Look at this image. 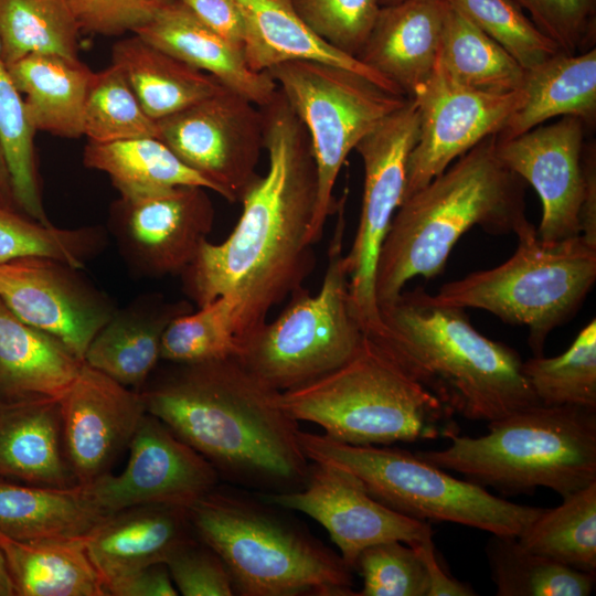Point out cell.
I'll list each match as a JSON object with an SVG mask.
<instances>
[{"label":"cell","mask_w":596,"mask_h":596,"mask_svg":"<svg viewBox=\"0 0 596 596\" xmlns=\"http://www.w3.org/2000/svg\"><path fill=\"white\" fill-rule=\"evenodd\" d=\"M448 438V447L415 455L503 494L543 487L564 498L596 481L593 408L536 404L488 422L483 436Z\"/></svg>","instance_id":"obj_6"},{"label":"cell","mask_w":596,"mask_h":596,"mask_svg":"<svg viewBox=\"0 0 596 596\" xmlns=\"http://www.w3.org/2000/svg\"><path fill=\"white\" fill-rule=\"evenodd\" d=\"M65 451L76 483L88 486L110 472L127 449L146 406L140 392L83 363L58 398Z\"/></svg>","instance_id":"obj_20"},{"label":"cell","mask_w":596,"mask_h":596,"mask_svg":"<svg viewBox=\"0 0 596 596\" xmlns=\"http://www.w3.org/2000/svg\"><path fill=\"white\" fill-rule=\"evenodd\" d=\"M448 7L447 0L381 7L356 58L411 97L434 72Z\"/></svg>","instance_id":"obj_21"},{"label":"cell","mask_w":596,"mask_h":596,"mask_svg":"<svg viewBox=\"0 0 596 596\" xmlns=\"http://www.w3.org/2000/svg\"><path fill=\"white\" fill-rule=\"evenodd\" d=\"M204 24L243 52L245 29L236 0H178Z\"/></svg>","instance_id":"obj_49"},{"label":"cell","mask_w":596,"mask_h":596,"mask_svg":"<svg viewBox=\"0 0 596 596\" xmlns=\"http://www.w3.org/2000/svg\"><path fill=\"white\" fill-rule=\"evenodd\" d=\"M34 129L23 99L15 88L0 53V142L8 162L19 210L46 225L47 219L40 188L34 155Z\"/></svg>","instance_id":"obj_42"},{"label":"cell","mask_w":596,"mask_h":596,"mask_svg":"<svg viewBox=\"0 0 596 596\" xmlns=\"http://www.w3.org/2000/svg\"><path fill=\"white\" fill-rule=\"evenodd\" d=\"M309 461L343 468L379 502L426 522H451L491 534L519 536L542 508L518 504L458 479L406 449L350 445L300 430Z\"/></svg>","instance_id":"obj_9"},{"label":"cell","mask_w":596,"mask_h":596,"mask_svg":"<svg viewBox=\"0 0 596 596\" xmlns=\"http://www.w3.org/2000/svg\"><path fill=\"white\" fill-rule=\"evenodd\" d=\"M0 549L18 596H107L85 538L18 541L0 533Z\"/></svg>","instance_id":"obj_32"},{"label":"cell","mask_w":596,"mask_h":596,"mask_svg":"<svg viewBox=\"0 0 596 596\" xmlns=\"http://www.w3.org/2000/svg\"><path fill=\"white\" fill-rule=\"evenodd\" d=\"M107 592L110 596L179 595L166 563L141 568L110 585Z\"/></svg>","instance_id":"obj_50"},{"label":"cell","mask_w":596,"mask_h":596,"mask_svg":"<svg viewBox=\"0 0 596 596\" xmlns=\"http://www.w3.org/2000/svg\"><path fill=\"white\" fill-rule=\"evenodd\" d=\"M518 246L502 264L440 286L433 302L486 310L529 330V347L542 355L545 340L575 316L596 280V248L579 235L540 240L525 219L514 231Z\"/></svg>","instance_id":"obj_8"},{"label":"cell","mask_w":596,"mask_h":596,"mask_svg":"<svg viewBox=\"0 0 596 596\" xmlns=\"http://www.w3.org/2000/svg\"><path fill=\"white\" fill-rule=\"evenodd\" d=\"M192 535L188 509L146 504L108 514L88 533L85 545L108 589L141 568L166 563Z\"/></svg>","instance_id":"obj_22"},{"label":"cell","mask_w":596,"mask_h":596,"mask_svg":"<svg viewBox=\"0 0 596 596\" xmlns=\"http://www.w3.org/2000/svg\"><path fill=\"white\" fill-rule=\"evenodd\" d=\"M307 129L317 169V196L309 228L315 245L339 201L340 169L359 141L407 98L360 73L318 61H289L266 71Z\"/></svg>","instance_id":"obj_11"},{"label":"cell","mask_w":596,"mask_h":596,"mask_svg":"<svg viewBox=\"0 0 596 596\" xmlns=\"http://www.w3.org/2000/svg\"><path fill=\"white\" fill-rule=\"evenodd\" d=\"M173 366L139 391L147 413L223 478L257 493L301 489L310 461L279 394L236 356Z\"/></svg>","instance_id":"obj_2"},{"label":"cell","mask_w":596,"mask_h":596,"mask_svg":"<svg viewBox=\"0 0 596 596\" xmlns=\"http://www.w3.org/2000/svg\"><path fill=\"white\" fill-rule=\"evenodd\" d=\"M106 245L102 227L60 228L26 214L0 207V264L43 257L83 269Z\"/></svg>","instance_id":"obj_39"},{"label":"cell","mask_w":596,"mask_h":596,"mask_svg":"<svg viewBox=\"0 0 596 596\" xmlns=\"http://www.w3.org/2000/svg\"><path fill=\"white\" fill-rule=\"evenodd\" d=\"M306 25L336 50L360 54L380 11L379 0H291Z\"/></svg>","instance_id":"obj_45"},{"label":"cell","mask_w":596,"mask_h":596,"mask_svg":"<svg viewBox=\"0 0 596 596\" xmlns=\"http://www.w3.org/2000/svg\"><path fill=\"white\" fill-rule=\"evenodd\" d=\"M83 135L95 143L158 138L157 121L146 114L125 75L113 64L93 73L83 110Z\"/></svg>","instance_id":"obj_40"},{"label":"cell","mask_w":596,"mask_h":596,"mask_svg":"<svg viewBox=\"0 0 596 596\" xmlns=\"http://www.w3.org/2000/svg\"><path fill=\"white\" fill-rule=\"evenodd\" d=\"M522 105L497 136L510 139L555 116H572L592 126L596 119V50L558 53L525 70Z\"/></svg>","instance_id":"obj_31"},{"label":"cell","mask_w":596,"mask_h":596,"mask_svg":"<svg viewBox=\"0 0 596 596\" xmlns=\"http://www.w3.org/2000/svg\"><path fill=\"white\" fill-rule=\"evenodd\" d=\"M192 310L188 300L140 296L115 310L89 343L84 363L139 392L160 360L166 328L175 317Z\"/></svg>","instance_id":"obj_24"},{"label":"cell","mask_w":596,"mask_h":596,"mask_svg":"<svg viewBox=\"0 0 596 596\" xmlns=\"http://www.w3.org/2000/svg\"><path fill=\"white\" fill-rule=\"evenodd\" d=\"M214 207L207 189L180 185L120 198L110 230L128 268L141 277L181 275L207 241Z\"/></svg>","instance_id":"obj_15"},{"label":"cell","mask_w":596,"mask_h":596,"mask_svg":"<svg viewBox=\"0 0 596 596\" xmlns=\"http://www.w3.org/2000/svg\"><path fill=\"white\" fill-rule=\"evenodd\" d=\"M486 555L498 596H587L595 574L525 550L513 535L492 534Z\"/></svg>","instance_id":"obj_37"},{"label":"cell","mask_w":596,"mask_h":596,"mask_svg":"<svg viewBox=\"0 0 596 596\" xmlns=\"http://www.w3.org/2000/svg\"><path fill=\"white\" fill-rule=\"evenodd\" d=\"M284 508L219 486L188 509L194 535L221 557L240 596H355L341 555Z\"/></svg>","instance_id":"obj_5"},{"label":"cell","mask_w":596,"mask_h":596,"mask_svg":"<svg viewBox=\"0 0 596 596\" xmlns=\"http://www.w3.org/2000/svg\"><path fill=\"white\" fill-rule=\"evenodd\" d=\"M501 45L524 70L561 53L511 0H447Z\"/></svg>","instance_id":"obj_43"},{"label":"cell","mask_w":596,"mask_h":596,"mask_svg":"<svg viewBox=\"0 0 596 596\" xmlns=\"http://www.w3.org/2000/svg\"><path fill=\"white\" fill-rule=\"evenodd\" d=\"M279 402L298 423H313L350 445L389 446L458 432L455 413L366 334L344 364L281 392Z\"/></svg>","instance_id":"obj_7"},{"label":"cell","mask_w":596,"mask_h":596,"mask_svg":"<svg viewBox=\"0 0 596 596\" xmlns=\"http://www.w3.org/2000/svg\"><path fill=\"white\" fill-rule=\"evenodd\" d=\"M128 449L129 459L120 473L109 472L84 486L105 514L146 504L189 509L219 486L214 467L149 413Z\"/></svg>","instance_id":"obj_16"},{"label":"cell","mask_w":596,"mask_h":596,"mask_svg":"<svg viewBox=\"0 0 596 596\" xmlns=\"http://www.w3.org/2000/svg\"><path fill=\"white\" fill-rule=\"evenodd\" d=\"M421 556L428 577L427 596H473L472 587L448 575L435 554L433 536L413 544Z\"/></svg>","instance_id":"obj_51"},{"label":"cell","mask_w":596,"mask_h":596,"mask_svg":"<svg viewBox=\"0 0 596 596\" xmlns=\"http://www.w3.org/2000/svg\"><path fill=\"white\" fill-rule=\"evenodd\" d=\"M380 315L383 330L371 338L455 414L490 422L540 404L519 353L481 334L465 309L433 302L418 287Z\"/></svg>","instance_id":"obj_4"},{"label":"cell","mask_w":596,"mask_h":596,"mask_svg":"<svg viewBox=\"0 0 596 596\" xmlns=\"http://www.w3.org/2000/svg\"><path fill=\"white\" fill-rule=\"evenodd\" d=\"M34 129L56 137L83 136V110L93 73L78 58L32 54L8 66Z\"/></svg>","instance_id":"obj_28"},{"label":"cell","mask_w":596,"mask_h":596,"mask_svg":"<svg viewBox=\"0 0 596 596\" xmlns=\"http://www.w3.org/2000/svg\"><path fill=\"white\" fill-rule=\"evenodd\" d=\"M172 582L183 596L235 595L228 571L209 545L192 535L166 560Z\"/></svg>","instance_id":"obj_47"},{"label":"cell","mask_w":596,"mask_h":596,"mask_svg":"<svg viewBox=\"0 0 596 596\" xmlns=\"http://www.w3.org/2000/svg\"><path fill=\"white\" fill-rule=\"evenodd\" d=\"M354 571L363 579L356 596H427L425 565L416 549L404 542L387 541L365 547Z\"/></svg>","instance_id":"obj_44"},{"label":"cell","mask_w":596,"mask_h":596,"mask_svg":"<svg viewBox=\"0 0 596 596\" xmlns=\"http://www.w3.org/2000/svg\"><path fill=\"white\" fill-rule=\"evenodd\" d=\"M108 514L84 486L18 485L0 478V533L18 541L86 538Z\"/></svg>","instance_id":"obj_30"},{"label":"cell","mask_w":596,"mask_h":596,"mask_svg":"<svg viewBox=\"0 0 596 596\" xmlns=\"http://www.w3.org/2000/svg\"><path fill=\"white\" fill-rule=\"evenodd\" d=\"M528 551L574 570L596 573V481L566 496L517 536Z\"/></svg>","instance_id":"obj_35"},{"label":"cell","mask_w":596,"mask_h":596,"mask_svg":"<svg viewBox=\"0 0 596 596\" xmlns=\"http://www.w3.org/2000/svg\"><path fill=\"white\" fill-rule=\"evenodd\" d=\"M419 129L406 163L403 201L490 136H498L525 98L523 89L486 94L453 81L436 63L412 96Z\"/></svg>","instance_id":"obj_14"},{"label":"cell","mask_w":596,"mask_h":596,"mask_svg":"<svg viewBox=\"0 0 596 596\" xmlns=\"http://www.w3.org/2000/svg\"><path fill=\"white\" fill-rule=\"evenodd\" d=\"M419 129V111L412 98L383 119L355 146L364 168L360 220L344 266L355 313L365 334L383 330L375 297L379 254L393 216L403 202L406 163Z\"/></svg>","instance_id":"obj_12"},{"label":"cell","mask_w":596,"mask_h":596,"mask_svg":"<svg viewBox=\"0 0 596 596\" xmlns=\"http://www.w3.org/2000/svg\"><path fill=\"white\" fill-rule=\"evenodd\" d=\"M156 121L158 139L228 202H240L259 175L263 114L238 93L225 87Z\"/></svg>","instance_id":"obj_13"},{"label":"cell","mask_w":596,"mask_h":596,"mask_svg":"<svg viewBox=\"0 0 596 596\" xmlns=\"http://www.w3.org/2000/svg\"><path fill=\"white\" fill-rule=\"evenodd\" d=\"M522 372L540 404L596 409V320L578 332L565 352L553 358L533 355L522 362Z\"/></svg>","instance_id":"obj_38"},{"label":"cell","mask_w":596,"mask_h":596,"mask_svg":"<svg viewBox=\"0 0 596 596\" xmlns=\"http://www.w3.org/2000/svg\"><path fill=\"white\" fill-rule=\"evenodd\" d=\"M584 193L578 212L579 236L596 248V151L595 145L583 150Z\"/></svg>","instance_id":"obj_52"},{"label":"cell","mask_w":596,"mask_h":596,"mask_svg":"<svg viewBox=\"0 0 596 596\" xmlns=\"http://www.w3.org/2000/svg\"><path fill=\"white\" fill-rule=\"evenodd\" d=\"M585 126L576 117L563 116L510 139L497 137L499 159L541 200L542 219L536 232L545 243L579 235Z\"/></svg>","instance_id":"obj_19"},{"label":"cell","mask_w":596,"mask_h":596,"mask_svg":"<svg viewBox=\"0 0 596 596\" xmlns=\"http://www.w3.org/2000/svg\"><path fill=\"white\" fill-rule=\"evenodd\" d=\"M310 462L308 479L301 489L257 494L269 503L302 512L320 523L352 571L359 554L370 545L387 541L413 545L433 536L429 522L403 515L379 502L350 471Z\"/></svg>","instance_id":"obj_18"},{"label":"cell","mask_w":596,"mask_h":596,"mask_svg":"<svg viewBox=\"0 0 596 596\" xmlns=\"http://www.w3.org/2000/svg\"><path fill=\"white\" fill-rule=\"evenodd\" d=\"M566 55L586 52L596 39V0H511Z\"/></svg>","instance_id":"obj_46"},{"label":"cell","mask_w":596,"mask_h":596,"mask_svg":"<svg viewBox=\"0 0 596 596\" xmlns=\"http://www.w3.org/2000/svg\"><path fill=\"white\" fill-rule=\"evenodd\" d=\"M79 32L65 0H0V53L7 66L32 54L78 58Z\"/></svg>","instance_id":"obj_36"},{"label":"cell","mask_w":596,"mask_h":596,"mask_svg":"<svg viewBox=\"0 0 596 596\" xmlns=\"http://www.w3.org/2000/svg\"><path fill=\"white\" fill-rule=\"evenodd\" d=\"M496 141V135L487 137L401 203L377 258L379 310L412 278L441 274L453 248L472 227L505 235L526 219V183L499 159Z\"/></svg>","instance_id":"obj_3"},{"label":"cell","mask_w":596,"mask_h":596,"mask_svg":"<svg viewBox=\"0 0 596 596\" xmlns=\"http://www.w3.org/2000/svg\"><path fill=\"white\" fill-rule=\"evenodd\" d=\"M14 595L13 586L6 566V561L0 549V596Z\"/></svg>","instance_id":"obj_54"},{"label":"cell","mask_w":596,"mask_h":596,"mask_svg":"<svg viewBox=\"0 0 596 596\" xmlns=\"http://www.w3.org/2000/svg\"><path fill=\"white\" fill-rule=\"evenodd\" d=\"M0 478L46 487L76 486L58 400L0 406Z\"/></svg>","instance_id":"obj_27"},{"label":"cell","mask_w":596,"mask_h":596,"mask_svg":"<svg viewBox=\"0 0 596 596\" xmlns=\"http://www.w3.org/2000/svg\"><path fill=\"white\" fill-rule=\"evenodd\" d=\"M84 166L107 174L120 198L145 195L180 185L213 191L212 184L184 164L155 137L109 143L89 142L83 152Z\"/></svg>","instance_id":"obj_33"},{"label":"cell","mask_w":596,"mask_h":596,"mask_svg":"<svg viewBox=\"0 0 596 596\" xmlns=\"http://www.w3.org/2000/svg\"><path fill=\"white\" fill-rule=\"evenodd\" d=\"M238 352L235 304L223 296L168 324L161 339L160 360L199 363L237 356Z\"/></svg>","instance_id":"obj_41"},{"label":"cell","mask_w":596,"mask_h":596,"mask_svg":"<svg viewBox=\"0 0 596 596\" xmlns=\"http://www.w3.org/2000/svg\"><path fill=\"white\" fill-rule=\"evenodd\" d=\"M345 198L339 201L328 265L316 295L301 287L280 315L241 344L237 360L277 392L313 382L350 360L365 332L355 313L342 251Z\"/></svg>","instance_id":"obj_10"},{"label":"cell","mask_w":596,"mask_h":596,"mask_svg":"<svg viewBox=\"0 0 596 596\" xmlns=\"http://www.w3.org/2000/svg\"><path fill=\"white\" fill-rule=\"evenodd\" d=\"M401 1L403 0H379V4L380 7H385V6L396 4Z\"/></svg>","instance_id":"obj_55"},{"label":"cell","mask_w":596,"mask_h":596,"mask_svg":"<svg viewBox=\"0 0 596 596\" xmlns=\"http://www.w3.org/2000/svg\"><path fill=\"white\" fill-rule=\"evenodd\" d=\"M111 64L123 72L141 107L155 120L225 88L214 76L150 44L138 34L113 45Z\"/></svg>","instance_id":"obj_29"},{"label":"cell","mask_w":596,"mask_h":596,"mask_svg":"<svg viewBox=\"0 0 596 596\" xmlns=\"http://www.w3.org/2000/svg\"><path fill=\"white\" fill-rule=\"evenodd\" d=\"M138 34L150 44L217 78L256 106L267 104L278 86L267 72H255L243 52L204 24L178 0L166 4Z\"/></svg>","instance_id":"obj_23"},{"label":"cell","mask_w":596,"mask_h":596,"mask_svg":"<svg viewBox=\"0 0 596 596\" xmlns=\"http://www.w3.org/2000/svg\"><path fill=\"white\" fill-rule=\"evenodd\" d=\"M236 3L245 29L243 55L253 71L266 72L289 61H318L360 73L389 92L403 95L358 58L317 36L300 19L291 0H236Z\"/></svg>","instance_id":"obj_25"},{"label":"cell","mask_w":596,"mask_h":596,"mask_svg":"<svg viewBox=\"0 0 596 596\" xmlns=\"http://www.w3.org/2000/svg\"><path fill=\"white\" fill-rule=\"evenodd\" d=\"M81 270L43 257L0 264V300L84 362L89 343L117 308Z\"/></svg>","instance_id":"obj_17"},{"label":"cell","mask_w":596,"mask_h":596,"mask_svg":"<svg viewBox=\"0 0 596 596\" xmlns=\"http://www.w3.org/2000/svg\"><path fill=\"white\" fill-rule=\"evenodd\" d=\"M259 108L267 172L244 193L241 216L226 240L205 241L180 275L184 294L198 307L223 296L234 301L240 349L272 308L304 287L316 263L309 228L317 169L307 129L279 88Z\"/></svg>","instance_id":"obj_1"},{"label":"cell","mask_w":596,"mask_h":596,"mask_svg":"<svg viewBox=\"0 0 596 596\" xmlns=\"http://www.w3.org/2000/svg\"><path fill=\"white\" fill-rule=\"evenodd\" d=\"M0 207L20 211L15 202L11 175H10L8 162H7L1 142H0Z\"/></svg>","instance_id":"obj_53"},{"label":"cell","mask_w":596,"mask_h":596,"mask_svg":"<svg viewBox=\"0 0 596 596\" xmlns=\"http://www.w3.org/2000/svg\"><path fill=\"white\" fill-rule=\"evenodd\" d=\"M172 0H65L81 31L100 35L136 33Z\"/></svg>","instance_id":"obj_48"},{"label":"cell","mask_w":596,"mask_h":596,"mask_svg":"<svg viewBox=\"0 0 596 596\" xmlns=\"http://www.w3.org/2000/svg\"><path fill=\"white\" fill-rule=\"evenodd\" d=\"M83 363L58 340L20 320L0 300V406L58 400Z\"/></svg>","instance_id":"obj_26"},{"label":"cell","mask_w":596,"mask_h":596,"mask_svg":"<svg viewBox=\"0 0 596 596\" xmlns=\"http://www.w3.org/2000/svg\"><path fill=\"white\" fill-rule=\"evenodd\" d=\"M437 64L453 81L472 91L499 95L522 89L523 86L525 70L450 4Z\"/></svg>","instance_id":"obj_34"}]
</instances>
